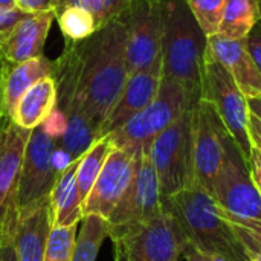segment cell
<instances>
[{
    "mask_svg": "<svg viewBox=\"0 0 261 261\" xmlns=\"http://www.w3.org/2000/svg\"><path fill=\"white\" fill-rule=\"evenodd\" d=\"M122 15L78 41L80 75L73 104L66 115L70 110L83 112L98 132L128 78L127 26Z\"/></svg>",
    "mask_w": 261,
    "mask_h": 261,
    "instance_id": "obj_1",
    "label": "cell"
},
{
    "mask_svg": "<svg viewBox=\"0 0 261 261\" xmlns=\"http://www.w3.org/2000/svg\"><path fill=\"white\" fill-rule=\"evenodd\" d=\"M162 202L176 219L185 245L231 261H249L236 226L222 216L214 197L200 184L193 182Z\"/></svg>",
    "mask_w": 261,
    "mask_h": 261,
    "instance_id": "obj_2",
    "label": "cell"
},
{
    "mask_svg": "<svg viewBox=\"0 0 261 261\" xmlns=\"http://www.w3.org/2000/svg\"><path fill=\"white\" fill-rule=\"evenodd\" d=\"M164 76L173 78L200 96V78L208 37L185 0H162Z\"/></svg>",
    "mask_w": 261,
    "mask_h": 261,
    "instance_id": "obj_3",
    "label": "cell"
},
{
    "mask_svg": "<svg viewBox=\"0 0 261 261\" xmlns=\"http://www.w3.org/2000/svg\"><path fill=\"white\" fill-rule=\"evenodd\" d=\"M200 96L185 84L164 76L154 99L130 118L121 128L109 135L113 147H142L193 109Z\"/></svg>",
    "mask_w": 261,
    "mask_h": 261,
    "instance_id": "obj_4",
    "label": "cell"
},
{
    "mask_svg": "<svg viewBox=\"0 0 261 261\" xmlns=\"http://www.w3.org/2000/svg\"><path fill=\"white\" fill-rule=\"evenodd\" d=\"M211 196L228 222L261 234V194L232 138L228 142L226 159Z\"/></svg>",
    "mask_w": 261,
    "mask_h": 261,
    "instance_id": "obj_5",
    "label": "cell"
},
{
    "mask_svg": "<svg viewBox=\"0 0 261 261\" xmlns=\"http://www.w3.org/2000/svg\"><path fill=\"white\" fill-rule=\"evenodd\" d=\"M115 261H179L185 239L173 217L164 213L145 223L110 229Z\"/></svg>",
    "mask_w": 261,
    "mask_h": 261,
    "instance_id": "obj_6",
    "label": "cell"
},
{
    "mask_svg": "<svg viewBox=\"0 0 261 261\" xmlns=\"http://www.w3.org/2000/svg\"><path fill=\"white\" fill-rule=\"evenodd\" d=\"M148 150L158 174L162 200L188 188L194 182L193 109L159 133L148 144Z\"/></svg>",
    "mask_w": 261,
    "mask_h": 261,
    "instance_id": "obj_7",
    "label": "cell"
},
{
    "mask_svg": "<svg viewBox=\"0 0 261 261\" xmlns=\"http://www.w3.org/2000/svg\"><path fill=\"white\" fill-rule=\"evenodd\" d=\"M200 98L214 106L229 136L234 139L245 162L248 164L252 153V142L249 138L251 112L248 98L239 89L229 72L210 52V49H206L202 67Z\"/></svg>",
    "mask_w": 261,
    "mask_h": 261,
    "instance_id": "obj_8",
    "label": "cell"
},
{
    "mask_svg": "<svg viewBox=\"0 0 261 261\" xmlns=\"http://www.w3.org/2000/svg\"><path fill=\"white\" fill-rule=\"evenodd\" d=\"M231 136L214 106L199 98L193 106V164L194 182L208 193L223 168Z\"/></svg>",
    "mask_w": 261,
    "mask_h": 261,
    "instance_id": "obj_9",
    "label": "cell"
},
{
    "mask_svg": "<svg viewBox=\"0 0 261 261\" xmlns=\"http://www.w3.org/2000/svg\"><path fill=\"white\" fill-rule=\"evenodd\" d=\"M122 17L127 26V70L133 75L162 58V0H132Z\"/></svg>",
    "mask_w": 261,
    "mask_h": 261,
    "instance_id": "obj_10",
    "label": "cell"
},
{
    "mask_svg": "<svg viewBox=\"0 0 261 261\" xmlns=\"http://www.w3.org/2000/svg\"><path fill=\"white\" fill-rule=\"evenodd\" d=\"M148 144L141 147L132 185L121 203L109 217L110 229L145 223L164 213L159 180L150 158Z\"/></svg>",
    "mask_w": 261,
    "mask_h": 261,
    "instance_id": "obj_11",
    "label": "cell"
},
{
    "mask_svg": "<svg viewBox=\"0 0 261 261\" xmlns=\"http://www.w3.org/2000/svg\"><path fill=\"white\" fill-rule=\"evenodd\" d=\"M141 147H113L92 191L83 203L84 216H101L109 220L124 199L135 177Z\"/></svg>",
    "mask_w": 261,
    "mask_h": 261,
    "instance_id": "obj_12",
    "label": "cell"
},
{
    "mask_svg": "<svg viewBox=\"0 0 261 261\" xmlns=\"http://www.w3.org/2000/svg\"><path fill=\"white\" fill-rule=\"evenodd\" d=\"M55 145L57 141L49 138L41 127L31 130L17 188L18 210L49 197L58 177L52 165V153Z\"/></svg>",
    "mask_w": 261,
    "mask_h": 261,
    "instance_id": "obj_13",
    "label": "cell"
},
{
    "mask_svg": "<svg viewBox=\"0 0 261 261\" xmlns=\"http://www.w3.org/2000/svg\"><path fill=\"white\" fill-rule=\"evenodd\" d=\"M164 80V63L162 58L153 66L142 69L133 75H128L127 83L99 128V138L109 136L121 128L130 118L145 109L158 95L161 83Z\"/></svg>",
    "mask_w": 261,
    "mask_h": 261,
    "instance_id": "obj_14",
    "label": "cell"
},
{
    "mask_svg": "<svg viewBox=\"0 0 261 261\" xmlns=\"http://www.w3.org/2000/svg\"><path fill=\"white\" fill-rule=\"evenodd\" d=\"M31 130L8 121L0 130V225L17 206V188Z\"/></svg>",
    "mask_w": 261,
    "mask_h": 261,
    "instance_id": "obj_15",
    "label": "cell"
},
{
    "mask_svg": "<svg viewBox=\"0 0 261 261\" xmlns=\"http://www.w3.org/2000/svg\"><path fill=\"white\" fill-rule=\"evenodd\" d=\"M208 49L248 99L261 98V69L249 52L246 38L231 40L216 34L208 37Z\"/></svg>",
    "mask_w": 261,
    "mask_h": 261,
    "instance_id": "obj_16",
    "label": "cell"
},
{
    "mask_svg": "<svg viewBox=\"0 0 261 261\" xmlns=\"http://www.w3.org/2000/svg\"><path fill=\"white\" fill-rule=\"evenodd\" d=\"M52 229L49 197L18 210L14 243L18 261H43Z\"/></svg>",
    "mask_w": 261,
    "mask_h": 261,
    "instance_id": "obj_17",
    "label": "cell"
},
{
    "mask_svg": "<svg viewBox=\"0 0 261 261\" xmlns=\"http://www.w3.org/2000/svg\"><path fill=\"white\" fill-rule=\"evenodd\" d=\"M55 61L47 57H35L23 63H6L0 60V115L11 119L20 98L37 81L54 76Z\"/></svg>",
    "mask_w": 261,
    "mask_h": 261,
    "instance_id": "obj_18",
    "label": "cell"
},
{
    "mask_svg": "<svg viewBox=\"0 0 261 261\" xmlns=\"http://www.w3.org/2000/svg\"><path fill=\"white\" fill-rule=\"evenodd\" d=\"M55 18V11L26 15L0 41V58L6 63L15 64L41 57L49 29Z\"/></svg>",
    "mask_w": 261,
    "mask_h": 261,
    "instance_id": "obj_19",
    "label": "cell"
},
{
    "mask_svg": "<svg viewBox=\"0 0 261 261\" xmlns=\"http://www.w3.org/2000/svg\"><path fill=\"white\" fill-rule=\"evenodd\" d=\"M58 89L54 76H46L37 81L17 102L11 121L21 128L34 130L40 127L49 113L57 107Z\"/></svg>",
    "mask_w": 261,
    "mask_h": 261,
    "instance_id": "obj_20",
    "label": "cell"
},
{
    "mask_svg": "<svg viewBox=\"0 0 261 261\" xmlns=\"http://www.w3.org/2000/svg\"><path fill=\"white\" fill-rule=\"evenodd\" d=\"M76 159L66 171L58 174L55 185L49 194L50 213H52V228L55 226H76L83 214V202L76 184Z\"/></svg>",
    "mask_w": 261,
    "mask_h": 261,
    "instance_id": "obj_21",
    "label": "cell"
},
{
    "mask_svg": "<svg viewBox=\"0 0 261 261\" xmlns=\"http://www.w3.org/2000/svg\"><path fill=\"white\" fill-rule=\"evenodd\" d=\"M261 21L258 0H226L219 35L231 40H243Z\"/></svg>",
    "mask_w": 261,
    "mask_h": 261,
    "instance_id": "obj_22",
    "label": "cell"
},
{
    "mask_svg": "<svg viewBox=\"0 0 261 261\" xmlns=\"http://www.w3.org/2000/svg\"><path fill=\"white\" fill-rule=\"evenodd\" d=\"M113 150V144L109 136H102L93 142V145L80 158L76 168V184L81 202L84 203L92 187L95 185L110 151Z\"/></svg>",
    "mask_w": 261,
    "mask_h": 261,
    "instance_id": "obj_23",
    "label": "cell"
},
{
    "mask_svg": "<svg viewBox=\"0 0 261 261\" xmlns=\"http://www.w3.org/2000/svg\"><path fill=\"white\" fill-rule=\"evenodd\" d=\"M81 223L70 261H96L104 240L110 234L109 220L101 216L90 214L84 216Z\"/></svg>",
    "mask_w": 261,
    "mask_h": 261,
    "instance_id": "obj_24",
    "label": "cell"
},
{
    "mask_svg": "<svg viewBox=\"0 0 261 261\" xmlns=\"http://www.w3.org/2000/svg\"><path fill=\"white\" fill-rule=\"evenodd\" d=\"M66 116L67 128L60 139V147H63L73 159H80L93 142L99 139V132L80 110H70Z\"/></svg>",
    "mask_w": 261,
    "mask_h": 261,
    "instance_id": "obj_25",
    "label": "cell"
},
{
    "mask_svg": "<svg viewBox=\"0 0 261 261\" xmlns=\"http://www.w3.org/2000/svg\"><path fill=\"white\" fill-rule=\"evenodd\" d=\"M55 14L66 43L83 41L98 31V24L93 14L84 8L64 6Z\"/></svg>",
    "mask_w": 261,
    "mask_h": 261,
    "instance_id": "obj_26",
    "label": "cell"
},
{
    "mask_svg": "<svg viewBox=\"0 0 261 261\" xmlns=\"http://www.w3.org/2000/svg\"><path fill=\"white\" fill-rule=\"evenodd\" d=\"M132 0H61L57 11L64 6H80L93 14L98 29L109 21L121 17L130 6ZM55 11V12H57Z\"/></svg>",
    "mask_w": 261,
    "mask_h": 261,
    "instance_id": "obj_27",
    "label": "cell"
},
{
    "mask_svg": "<svg viewBox=\"0 0 261 261\" xmlns=\"http://www.w3.org/2000/svg\"><path fill=\"white\" fill-rule=\"evenodd\" d=\"M206 37L219 34L226 0H185Z\"/></svg>",
    "mask_w": 261,
    "mask_h": 261,
    "instance_id": "obj_28",
    "label": "cell"
},
{
    "mask_svg": "<svg viewBox=\"0 0 261 261\" xmlns=\"http://www.w3.org/2000/svg\"><path fill=\"white\" fill-rule=\"evenodd\" d=\"M76 229L78 225L52 228L43 261H70L76 240Z\"/></svg>",
    "mask_w": 261,
    "mask_h": 261,
    "instance_id": "obj_29",
    "label": "cell"
},
{
    "mask_svg": "<svg viewBox=\"0 0 261 261\" xmlns=\"http://www.w3.org/2000/svg\"><path fill=\"white\" fill-rule=\"evenodd\" d=\"M18 216V208L11 210L0 228V261H18L17 252H15V243H14V229L15 222Z\"/></svg>",
    "mask_w": 261,
    "mask_h": 261,
    "instance_id": "obj_30",
    "label": "cell"
},
{
    "mask_svg": "<svg viewBox=\"0 0 261 261\" xmlns=\"http://www.w3.org/2000/svg\"><path fill=\"white\" fill-rule=\"evenodd\" d=\"M40 127L49 138H52L54 141H60L67 128V116L61 109L55 107Z\"/></svg>",
    "mask_w": 261,
    "mask_h": 261,
    "instance_id": "obj_31",
    "label": "cell"
},
{
    "mask_svg": "<svg viewBox=\"0 0 261 261\" xmlns=\"http://www.w3.org/2000/svg\"><path fill=\"white\" fill-rule=\"evenodd\" d=\"M236 226V231L246 249L248 258L249 261H261V234L254 232L251 229L242 228V226Z\"/></svg>",
    "mask_w": 261,
    "mask_h": 261,
    "instance_id": "obj_32",
    "label": "cell"
},
{
    "mask_svg": "<svg viewBox=\"0 0 261 261\" xmlns=\"http://www.w3.org/2000/svg\"><path fill=\"white\" fill-rule=\"evenodd\" d=\"M15 6L26 14L57 11V5L54 0H15Z\"/></svg>",
    "mask_w": 261,
    "mask_h": 261,
    "instance_id": "obj_33",
    "label": "cell"
},
{
    "mask_svg": "<svg viewBox=\"0 0 261 261\" xmlns=\"http://www.w3.org/2000/svg\"><path fill=\"white\" fill-rule=\"evenodd\" d=\"M76 159H73L63 147L55 145L54 153H52V165L57 171V174H61L63 171H66Z\"/></svg>",
    "mask_w": 261,
    "mask_h": 261,
    "instance_id": "obj_34",
    "label": "cell"
},
{
    "mask_svg": "<svg viewBox=\"0 0 261 261\" xmlns=\"http://www.w3.org/2000/svg\"><path fill=\"white\" fill-rule=\"evenodd\" d=\"M182 255L185 257L187 261H231L229 258L223 257V255L203 252V251H199V249H196L193 246H188V245H185Z\"/></svg>",
    "mask_w": 261,
    "mask_h": 261,
    "instance_id": "obj_35",
    "label": "cell"
},
{
    "mask_svg": "<svg viewBox=\"0 0 261 261\" xmlns=\"http://www.w3.org/2000/svg\"><path fill=\"white\" fill-rule=\"evenodd\" d=\"M248 168H249V174L252 177V182L255 184L257 190L261 194V151L257 150L255 147H252V153L248 162Z\"/></svg>",
    "mask_w": 261,
    "mask_h": 261,
    "instance_id": "obj_36",
    "label": "cell"
},
{
    "mask_svg": "<svg viewBox=\"0 0 261 261\" xmlns=\"http://www.w3.org/2000/svg\"><path fill=\"white\" fill-rule=\"evenodd\" d=\"M249 52L252 54L254 60L257 61L258 67L261 69V21L254 28V31L246 38Z\"/></svg>",
    "mask_w": 261,
    "mask_h": 261,
    "instance_id": "obj_37",
    "label": "cell"
},
{
    "mask_svg": "<svg viewBox=\"0 0 261 261\" xmlns=\"http://www.w3.org/2000/svg\"><path fill=\"white\" fill-rule=\"evenodd\" d=\"M249 138L252 142V147L261 151V119L251 113L249 116Z\"/></svg>",
    "mask_w": 261,
    "mask_h": 261,
    "instance_id": "obj_38",
    "label": "cell"
},
{
    "mask_svg": "<svg viewBox=\"0 0 261 261\" xmlns=\"http://www.w3.org/2000/svg\"><path fill=\"white\" fill-rule=\"evenodd\" d=\"M248 106H249V112L252 115H255L258 119H261V98H251V99H248Z\"/></svg>",
    "mask_w": 261,
    "mask_h": 261,
    "instance_id": "obj_39",
    "label": "cell"
},
{
    "mask_svg": "<svg viewBox=\"0 0 261 261\" xmlns=\"http://www.w3.org/2000/svg\"><path fill=\"white\" fill-rule=\"evenodd\" d=\"M15 0H0V8H14Z\"/></svg>",
    "mask_w": 261,
    "mask_h": 261,
    "instance_id": "obj_40",
    "label": "cell"
},
{
    "mask_svg": "<svg viewBox=\"0 0 261 261\" xmlns=\"http://www.w3.org/2000/svg\"><path fill=\"white\" fill-rule=\"evenodd\" d=\"M8 121H11V119H6L5 116H2V115H0V130H2L3 127H5V124H6Z\"/></svg>",
    "mask_w": 261,
    "mask_h": 261,
    "instance_id": "obj_41",
    "label": "cell"
},
{
    "mask_svg": "<svg viewBox=\"0 0 261 261\" xmlns=\"http://www.w3.org/2000/svg\"><path fill=\"white\" fill-rule=\"evenodd\" d=\"M54 2H55V5H57V8H58V5H60V2H61V0H54Z\"/></svg>",
    "mask_w": 261,
    "mask_h": 261,
    "instance_id": "obj_42",
    "label": "cell"
},
{
    "mask_svg": "<svg viewBox=\"0 0 261 261\" xmlns=\"http://www.w3.org/2000/svg\"><path fill=\"white\" fill-rule=\"evenodd\" d=\"M258 5H260V12H261V0H258Z\"/></svg>",
    "mask_w": 261,
    "mask_h": 261,
    "instance_id": "obj_43",
    "label": "cell"
},
{
    "mask_svg": "<svg viewBox=\"0 0 261 261\" xmlns=\"http://www.w3.org/2000/svg\"><path fill=\"white\" fill-rule=\"evenodd\" d=\"M0 228H2V225H0Z\"/></svg>",
    "mask_w": 261,
    "mask_h": 261,
    "instance_id": "obj_44",
    "label": "cell"
}]
</instances>
